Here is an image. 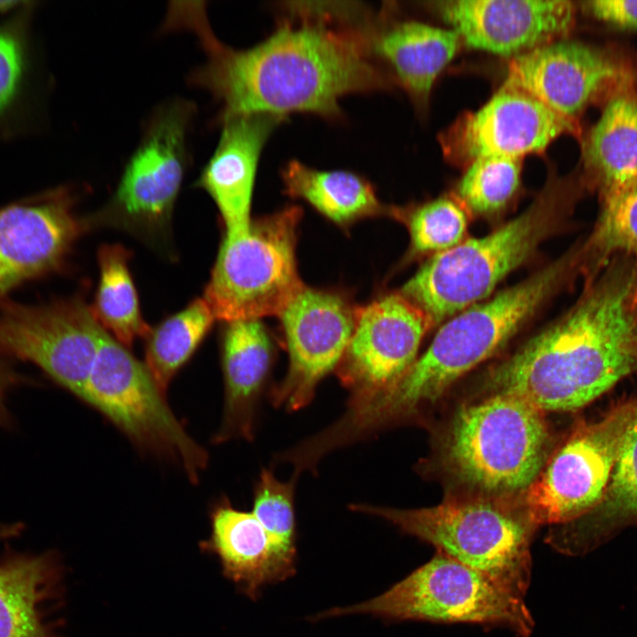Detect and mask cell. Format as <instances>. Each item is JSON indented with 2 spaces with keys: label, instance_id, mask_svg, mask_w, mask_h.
I'll list each match as a JSON object with an SVG mask.
<instances>
[{
  "label": "cell",
  "instance_id": "21",
  "mask_svg": "<svg viewBox=\"0 0 637 637\" xmlns=\"http://www.w3.org/2000/svg\"><path fill=\"white\" fill-rule=\"evenodd\" d=\"M369 41L375 58L390 65L417 103L427 100L435 80L454 58L461 42L453 29L414 20H390L384 11L373 14Z\"/></svg>",
  "mask_w": 637,
  "mask_h": 637
},
{
  "label": "cell",
  "instance_id": "6",
  "mask_svg": "<svg viewBox=\"0 0 637 637\" xmlns=\"http://www.w3.org/2000/svg\"><path fill=\"white\" fill-rule=\"evenodd\" d=\"M351 509L388 520L517 596L524 598L529 587L530 547L538 527L515 503L478 496L419 509L368 504H354Z\"/></svg>",
  "mask_w": 637,
  "mask_h": 637
},
{
  "label": "cell",
  "instance_id": "12",
  "mask_svg": "<svg viewBox=\"0 0 637 637\" xmlns=\"http://www.w3.org/2000/svg\"><path fill=\"white\" fill-rule=\"evenodd\" d=\"M101 326L79 299L43 305H0V350L34 363L81 399Z\"/></svg>",
  "mask_w": 637,
  "mask_h": 637
},
{
  "label": "cell",
  "instance_id": "28",
  "mask_svg": "<svg viewBox=\"0 0 637 637\" xmlns=\"http://www.w3.org/2000/svg\"><path fill=\"white\" fill-rule=\"evenodd\" d=\"M214 315L203 298L169 317L146 337L145 365L165 394L210 331Z\"/></svg>",
  "mask_w": 637,
  "mask_h": 637
},
{
  "label": "cell",
  "instance_id": "29",
  "mask_svg": "<svg viewBox=\"0 0 637 637\" xmlns=\"http://www.w3.org/2000/svg\"><path fill=\"white\" fill-rule=\"evenodd\" d=\"M468 211L457 198L441 196L408 208L390 207L389 214L402 220L410 235L408 257L436 255L464 241Z\"/></svg>",
  "mask_w": 637,
  "mask_h": 637
},
{
  "label": "cell",
  "instance_id": "10",
  "mask_svg": "<svg viewBox=\"0 0 637 637\" xmlns=\"http://www.w3.org/2000/svg\"><path fill=\"white\" fill-rule=\"evenodd\" d=\"M81 399L141 449L180 465L197 482L206 450L184 429L144 363L102 326L95 363Z\"/></svg>",
  "mask_w": 637,
  "mask_h": 637
},
{
  "label": "cell",
  "instance_id": "26",
  "mask_svg": "<svg viewBox=\"0 0 637 637\" xmlns=\"http://www.w3.org/2000/svg\"><path fill=\"white\" fill-rule=\"evenodd\" d=\"M58 571L50 556H20L0 564V637H55L42 620Z\"/></svg>",
  "mask_w": 637,
  "mask_h": 637
},
{
  "label": "cell",
  "instance_id": "34",
  "mask_svg": "<svg viewBox=\"0 0 637 637\" xmlns=\"http://www.w3.org/2000/svg\"><path fill=\"white\" fill-rule=\"evenodd\" d=\"M583 7L594 18L610 27L637 31V1L594 0L584 2Z\"/></svg>",
  "mask_w": 637,
  "mask_h": 637
},
{
  "label": "cell",
  "instance_id": "27",
  "mask_svg": "<svg viewBox=\"0 0 637 637\" xmlns=\"http://www.w3.org/2000/svg\"><path fill=\"white\" fill-rule=\"evenodd\" d=\"M128 259V251L119 244H105L99 249L100 280L89 307L96 322L127 348L151 331L141 313Z\"/></svg>",
  "mask_w": 637,
  "mask_h": 637
},
{
  "label": "cell",
  "instance_id": "25",
  "mask_svg": "<svg viewBox=\"0 0 637 637\" xmlns=\"http://www.w3.org/2000/svg\"><path fill=\"white\" fill-rule=\"evenodd\" d=\"M284 192L302 199L334 224L348 227L366 218L389 214L372 184L346 170L322 171L290 160L281 171Z\"/></svg>",
  "mask_w": 637,
  "mask_h": 637
},
{
  "label": "cell",
  "instance_id": "3",
  "mask_svg": "<svg viewBox=\"0 0 637 637\" xmlns=\"http://www.w3.org/2000/svg\"><path fill=\"white\" fill-rule=\"evenodd\" d=\"M584 263L581 245L454 315L408 372L368 401L371 421L382 428L434 404L459 378L503 349Z\"/></svg>",
  "mask_w": 637,
  "mask_h": 637
},
{
  "label": "cell",
  "instance_id": "32",
  "mask_svg": "<svg viewBox=\"0 0 637 637\" xmlns=\"http://www.w3.org/2000/svg\"><path fill=\"white\" fill-rule=\"evenodd\" d=\"M295 480L280 481L263 469L254 490L252 512L265 530L283 564L295 572Z\"/></svg>",
  "mask_w": 637,
  "mask_h": 637
},
{
  "label": "cell",
  "instance_id": "8",
  "mask_svg": "<svg viewBox=\"0 0 637 637\" xmlns=\"http://www.w3.org/2000/svg\"><path fill=\"white\" fill-rule=\"evenodd\" d=\"M301 208L288 206L251 220L246 233L225 237L203 299L226 323L280 316L305 286L296 262Z\"/></svg>",
  "mask_w": 637,
  "mask_h": 637
},
{
  "label": "cell",
  "instance_id": "2",
  "mask_svg": "<svg viewBox=\"0 0 637 637\" xmlns=\"http://www.w3.org/2000/svg\"><path fill=\"white\" fill-rule=\"evenodd\" d=\"M578 302L487 374L543 413L578 411L637 371V265L618 254Z\"/></svg>",
  "mask_w": 637,
  "mask_h": 637
},
{
  "label": "cell",
  "instance_id": "17",
  "mask_svg": "<svg viewBox=\"0 0 637 637\" xmlns=\"http://www.w3.org/2000/svg\"><path fill=\"white\" fill-rule=\"evenodd\" d=\"M435 9L466 46L503 57L564 35L576 15L567 0H446Z\"/></svg>",
  "mask_w": 637,
  "mask_h": 637
},
{
  "label": "cell",
  "instance_id": "5",
  "mask_svg": "<svg viewBox=\"0 0 637 637\" xmlns=\"http://www.w3.org/2000/svg\"><path fill=\"white\" fill-rule=\"evenodd\" d=\"M551 434L544 413L503 393L459 407L441 445L445 469L481 496L506 499L522 494L549 457Z\"/></svg>",
  "mask_w": 637,
  "mask_h": 637
},
{
  "label": "cell",
  "instance_id": "13",
  "mask_svg": "<svg viewBox=\"0 0 637 637\" xmlns=\"http://www.w3.org/2000/svg\"><path fill=\"white\" fill-rule=\"evenodd\" d=\"M426 314L400 292L357 306L354 330L336 369L349 403L394 386L411 368L426 332Z\"/></svg>",
  "mask_w": 637,
  "mask_h": 637
},
{
  "label": "cell",
  "instance_id": "22",
  "mask_svg": "<svg viewBox=\"0 0 637 637\" xmlns=\"http://www.w3.org/2000/svg\"><path fill=\"white\" fill-rule=\"evenodd\" d=\"M210 518L211 535L200 547L219 557L225 577L249 598L256 600L265 585L295 574L278 557L252 511L225 501L213 508Z\"/></svg>",
  "mask_w": 637,
  "mask_h": 637
},
{
  "label": "cell",
  "instance_id": "9",
  "mask_svg": "<svg viewBox=\"0 0 637 637\" xmlns=\"http://www.w3.org/2000/svg\"><path fill=\"white\" fill-rule=\"evenodd\" d=\"M196 106L187 99L156 108L106 205L88 219L156 243L167 237L175 201L189 164L188 135Z\"/></svg>",
  "mask_w": 637,
  "mask_h": 637
},
{
  "label": "cell",
  "instance_id": "31",
  "mask_svg": "<svg viewBox=\"0 0 637 637\" xmlns=\"http://www.w3.org/2000/svg\"><path fill=\"white\" fill-rule=\"evenodd\" d=\"M602 203L594 232L584 244L587 260H593L590 271L618 254L632 257L637 265V181Z\"/></svg>",
  "mask_w": 637,
  "mask_h": 637
},
{
  "label": "cell",
  "instance_id": "14",
  "mask_svg": "<svg viewBox=\"0 0 637 637\" xmlns=\"http://www.w3.org/2000/svg\"><path fill=\"white\" fill-rule=\"evenodd\" d=\"M357 307L338 291L307 286L290 301L279 316L289 365L273 390L277 406L295 411L311 402L318 382L343 356L354 330Z\"/></svg>",
  "mask_w": 637,
  "mask_h": 637
},
{
  "label": "cell",
  "instance_id": "7",
  "mask_svg": "<svg viewBox=\"0 0 637 637\" xmlns=\"http://www.w3.org/2000/svg\"><path fill=\"white\" fill-rule=\"evenodd\" d=\"M350 614L388 620L501 625L522 637L529 636L534 626L524 598L439 551L384 593L353 605L329 609L315 618Z\"/></svg>",
  "mask_w": 637,
  "mask_h": 637
},
{
  "label": "cell",
  "instance_id": "23",
  "mask_svg": "<svg viewBox=\"0 0 637 637\" xmlns=\"http://www.w3.org/2000/svg\"><path fill=\"white\" fill-rule=\"evenodd\" d=\"M582 180L602 201L637 181V87L630 81L607 100L582 145Z\"/></svg>",
  "mask_w": 637,
  "mask_h": 637
},
{
  "label": "cell",
  "instance_id": "24",
  "mask_svg": "<svg viewBox=\"0 0 637 637\" xmlns=\"http://www.w3.org/2000/svg\"><path fill=\"white\" fill-rule=\"evenodd\" d=\"M637 526V403L604 494L581 518L554 526L549 542L565 555L580 556Z\"/></svg>",
  "mask_w": 637,
  "mask_h": 637
},
{
  "label": "cell",
  "instance_id": "4",
  "mask_svg": "<svg viewBox=\"0 0 637 637\" xmlns=\"http://www.w3.org/2000/svg\"><path fill=\"white\" fill-rule=\"evenodd\" d=\"M573 177H548L531 204L493 232L432 256L399 291L433 325L484 301L564 226L581 192Z\"/></svg>",
  "mask_w": 637,
  "mask_h": 637
},
{
  "label": "cell",
  "instance_id": "1",
  "mask_svg": "<svg viewBox=\"0 0 637 637\" xmlns=\"http://www.w3.org/2000/svg\"><path fill=\"white\" fill-rule=\"evenodd\" d=\"M284 9L267 38L235 49L215 35L204 2L169 3L162 28L188 30L197 38L205 60L188 79L219 104L216 122L252 114L287 119L295 112L339 119L342 96L390 87L372 52L364 7L293 2Z\"/></svg>",
  "mask_w": 637,
  "mask_h": 637
},
{
  "label": "cell",
  "instance_id": "30",
  "mask_svg": "<svg viewBox=\"0 0 637 637\" xmlns=\"http://www.w3.org/2000/svg\"><path fill=\"white\" fill-rule=\"evenodd\" d=\"M521 159L485 156L472 160L457 186L458 200L469 212L492 216L502 211L520 185Z\"/></svg>",
  "mask_w": 637,
  "mask_h": 637
},
{
  "label": "cell",
  "instance_id": "20",
  "mask_svg": "<svg viewBox=\"0 0 637 637\" xmlns=\"http://www.w3.org/2000/svg\"><path fill=\"white\" fill-rule=\"evenodd\" d=\"M273 356L272 338L260 319L227 323L221 345L224 414L216 442L252 438L257 403Z\"/></svg>",
  "mask_w": 637,
  "mask_h": 637
},
{
  "label": "cell",
  "instance_id": "11",
  "mask_svg": "<svg viewBox=\"0 0 637 637\" xmlns=\"http://www.w3.org/2000/svg\"><path fill=\"white\" fill-rule=\"evenodd\" d=\"M637 397H622L595 420L579 419L515 504L537 527L572 522L597 505L607 487Z\"/></svg>",
  "mask_w": 637,
  "mask_h": 637
},
{
  "label": "cell",
  "instance_id": "19",
  "mask_svg": "<svg viewBox=\"0 0 637 637\" xmlns=\"http://www.w3.org/2000/svg\"><path fill=\"white\" fill-rule=\"evenodd\" d=\"M286 118L268 114L238 116L222 122L219 142L196 186L206 191L225 223L226 237L246 233L262 150Z\"/></svg>",
  "mask_w": 637,
  "mask_h": 637
},
{
  "label": "cell",
  "instance_id": "36",
  "mask_svg": "<svg viewBox=\"0 0 637 637\" xmlns=\"http://www.w3.org/2000/svg\"><path fill=\"white\" fill-rule=\"evenodd\" d=\"M17 3L15 1H0V13L12 8Z\"/></svg>",
  "mask_w": 637,
  "mask_h": 637
},
{
  "label": "cell",
  "instance_id": "33",
  "mask_svg": "<svg viewBox=\"0 0 637 637\" xmlns=\"http://www.w3.org/2000/svg\"><path fill=\"white\" fill-rule=\"evenodd\" d=\"M22 71V54L18 39L0 31V111L12 98Z\"/></svg>",
  "mask_w": 637,
  "mask_h": 637
},
{
  "label": "cell",
  "instance_id": "16",
  "mask_svg": "<svg viewBox=\"0 0 637 637\" xmlns=\"http://www.w3.org/2000/svg\"><path fill=\"white\" fill-rule=\"evenodd\" d=\"M575 121L533 96L503 85L479 110L462 115L441 135L445 155L466 164L485 156L522 159L539 153L556 138L576 134Z\"/></svg>",
  "mask_w": 637,
  "mask_h": 637
},
{
  "label": "cell",
  "instance_id": "15",
  "mask_svg": "<svg viewBox=\"0 0 637 637\" xmlns=\"http://www.w3.org/2000/svg\"><path fill=\"white\" fill-rule=\"evenodd\" d=\"M632 81L610 52L575 41H553L513 57L503 85L519 89L575 121L600 97Z\"/></svg>",
  "mask_w": 637,
  "mask_h": 637
},
{
  "label": "cell",
  "instance_id": "18",
  "mask_svg": "<svg viewBox=\"0 0 637 637\" xmlns=\"http://www.w3.org/2000/svg\"><path fill=\"white\" fill-rule=\"evenodd\" d=\"M89 226L73 212V198L64 189L42 202L0 211V295L57 269Z\"/></svg>",
  "mask_w": 637,
  "mask_h": 637
},
{
  "label": "cell",
  "instance_id": "35",
  "mask_svg": "<svg viewBox=\"0 0 637 637\" xmlns=\"http://www.w3.org/2000/svg\"><path fill=\"white\" fill-rule=\"evenodd\" d=\"M12 382L11 376L6 370L0 366V418L4 414V399L7 392V388Z\"/></svg>",
  "mask_w": 637,
  "mask_h": 637
}]
</instances>
